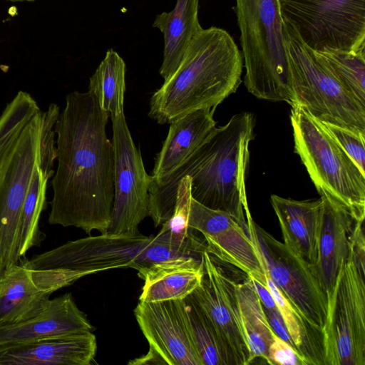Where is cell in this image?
Masks as SVG:
<instances>
[{
	"mask_svg": "<svg viewBox=\"0 0 365 365\" xmlns=\"http://www.w3.org/2000/svg\"><path fill=\"white\" fill-rule=\"evenodd\" d=\"M108 115L89 91L66 96L54 127L58 165L51 180V225L107 232L114 199Z\"/></svg>",
	"mask_w": 365,
	"mask_h": 365,
	"instance_id": "6da1fadb",
	"label": "cell"
},
{
	"mask_svg": "<svg viewBox=\"0 0 365 365\" xmlns=\"http://www.w3.org/2000/svg\"><path fill=\"white\" fill-rule=\"evenodd\" d=\"M254 127L252 113L235 114L225 125L215 128L201 146L169 175L151 179L150 217L155 227L172 217L179 182L190 176L194 200L230 214L248 232L245 179Z\"/></svg>",
	"mask_w": 365,
	"mask_h": 365,
	"instance_id": "7a4b0ae2",
	"label": "cell"
},
{
	"mask_svg": "<svg viewBox=\"0 0 365 365\" xmlns=\"http://www.w3.org/2000/svg\"><path fill=\"white\" fill-rule=\"evenodd\" d=\"M242 66V53L227 31L202 28L175 72L153 93L148 116L165 124L196 110L215 109L237 91Z\"/></svg>",
	"mask_w": 365,
	"mask_h": 365,
	"instance_id": "3957f363",
	"label": "cell"
},
{
	"mask_svg": "<svg viewBox=\"0 0 365 365\" xmlns=\"http://www.w3.org/2000/svg\"><path fill=\"white\" fill-rule=\"evenodd\" d=\"M245 86L259 99L293 103L280 0H235Z\"/></svg>",
	"mask_w": 365,
	"mask_h": 365,
	"instance_id": "277c9868",
	"label": "cell"
},
{
	"mask_svg": "<svg viewBox=\"0 0 365 365\" xmlns=\"http://www.w3.org/2000/svg\"><path fill=\"white\" fill-rule=\"evenodd\" d=\"M294 152L319 195L327 196L359 222L365 217V175L343 150L325 124L302 107L292 106Z\"/></svg>",
	"mask_w": 365,
	"mask_h": 365,
	"instance_id": "5b68a950",
	"label": "cell"
},
{
	"mask_svg": "<svg viewBox=\"0 0 365 365\" xmlns=\"http://www.w3.org/2000/svg\"><path fill=\"white\" fill-rule=\"evenodd\" d=\"M140 233L101 234L67 242L21 262L36 284L50 294L101 271L130 267L150 241Z\"/></svg>",
	"mask_w": 365,
	"mask_h": 365,
	"instance_id": "8992f818",
	"label": "cell"
},
{
	"mask_svg": "<svg viewBox=\"0 0 365 365\" xmlns=\"http://www.w3.org/2000/svg\"><path fill=\"white\" fill-rule=\"evenodd\" d=\"M284 48L293 103L323 123L365 131V105L349 93L283 19Z\"/></svg>",
	"mask_w": 365,
	"mask_h": 365,
	"instance_id": "52a82bcc",
	"label": "cell"
},
{
	"mask_svg": "<svg viewBox=\"0 0 365 365\" xmlns=\"http://www.w3.org/2000/svg\"><path fill=\"white\" fill-rule=\"evenodd\" d=\"M60 113L51 103L31 119L0 174V275L20 262L21 212L29 186L47 136Z\"/></svg>",
	"mask_w": 365,
	"mask_h": 365,
	"instance_id": "ba28073f",
	"label": "cell"
},
{
	"mask_svg": "<svg viewBox=\"0 0 365 365\" xmlns=\"http://www.w3.org/2000/svg\"><path fill=\"white\" fill-rule=\"evenodd\" d=\"M365 273L349 257L327 297L324 365H365Z\"/></svg>",
	"mask_w": 365,
	"mask_h": 365,
	"instance_id": "9c48e42d",
	"label": "cell"
},
{
	"mask_svg": "<svg viewBox=\"0 0 365 365\" xmlns=\"http://www.w3.org/2000/svg\"><path fill=\"white\" fill-rule=\"evenodd\" d=\"M280 9L314 51L365 49V0H280Z\"/></svg>",
	"mask_w": 365,
	"mask_h": 365,
	"instance_id": "30bf717a",
	"label": "cell"
},
{
	"mask_svg": "<svg viewBox=\"0 0 365 365\" xmlns=\"http://www.w3.org/2000/svg\"><path fill=\"white\" fill-rule=\"evenodd\" d=\"M248 234L261 253L267 274L303 318L322 331L327 312V294L312 264L246 216Z\"/></svg>",
	"mask_w": 365,
	"mask_h": 365,
	"instance_id": "8fae6325",
	"label": "cell"
},
{
	"mask_svg": "<svg viewBox=\"0 0 365 365\" xmlns=\"http://www.w3.org/2000/svg\"><path fill=\"white\" fill-rule=\"evenodd\" d=\"M114 156V199L106 233L137 235L138 226L150 217L149 187L140 150L135 146L124 112L111 115Z\"/></svg>",
	"mask_w": 365,
	"mask_h": 365,
	"instance_id": "7c38bea8",
	"label": "cell"
},
{
	"mask_svg": "<svg viewBox=\"0 0 365 365\" xmlns=\"http://www.w3.org/2000/svg\"><path fill=\"white\" fill-rule=\"evenodd\" d=\"M134 314L149 351L129 364L202 365L189 329L184 299L139 302Z\"/></svg>",
	"mask_w": 365,
	"mask_h": 365,
	"instance_id": "4fadbf2b",
	"label": "cell"
},
{
	"mask_svg": "<svg viewBox=\"0 0 365 365\" xmlns=\"http://www.w3.org/2000/svg\"><path fill=\"white\" fill-rule=\"evenodd\" d=\"M187 225L203 235L206 251L216 260L267 284V272L257 245L230 214L206 207L191 197Z\"/></svg>",
	"mask_w": 365,
	"mask_h": 365,
	"instance_id": "5bb4252c",
	"label": "cell"
},
{
	"mask_svg": "<svg viewBox=\"0 0 365 365\" xmlns=\"http://www.w3.org/2000/svg\"><path fill=\"white\" fill-rule=\"evenodd\" d=\"M202 258L205 276L192 297L215 328L230 365H247L250 348L242 327L235 283L207 252Z\"/></svg>",
	"mask_w": 365,
	"mask_h": 365,
	"instance_id": "9a60e30c",
	"label": "cell"
},
{
	"mask_svg": "<svg viewBox=\"0 0 365 365\" xmlns=\"http://www.w3.org/2000/svg\"><path fill=\"white\" fill-rule=\"evenodd\" d=\"M97 351L95 334L0 343V365H88Z\"/></svg>",
	"mask_w": 365,
	"mask_h": 365,
	"instance_id": "2e32d148",
	"label": "cell"
},
{
	"mask_svg": "<svg viewBox=\"0 0 365 365\" xmlns=\"http://www.w3.org/2000/svg\"><path fill=\"white\" fill-rule=\"evenodd\" d=\"M93 330V327L77 307L71 293H66L50 299L43 309L34 317L0 327V343L70 336Z\"/></svg>",
	"mask_w": 365,
	"mask_h": 365,
	"instance_id": "e0dca14e",
	"label": "cell"
},
{
	"mask_svg": "<svg viewBox=\"0 0 365 365\" xmlns=\"http://www.w3.org/2000/svg\"><path fill=\"white\" fill-rule=\"evenodd\" d=\"M321 199L323 202L322 224L317 257L313 267L327 296L349 258L350 236L357 221L331 198L322 195Z\"/></svg>",
	"mask_w": 365,
	"mask_h": 365,
	"instance_id": "ac0fdd59",
	"label": "cell"
},
{
	"mask_svg": "<svg viewBox=\"0 0 365 365\" xmlns=\"http://www.w3.org/2000/svg\"><path fill=\"white\" fill-rule=\"evenodd\" d=\"M271 203L277 217L284 244L312 265L317 257L323 202L295 200L271 195Z\"/></svg>",
	"mask_w": 365,
	"mask_h": 365,
	"instance_id": "d6986e66",
	"label": "cell"
},
{
	"mask_svg": "<svg viewBox=\"0 0 365 365\" xmlns=\"http://www.w3.org/2000/svg\"><path fill=\"white\" fill-rule=\"evenodd\" d=\"M215 110H196L170 123L167 137L155 159L152 180L169 175L209 138L216 128Z\"/></svg>",
	"mask_w": 365,
	"mask_h": 365,
	"instance_id": "ffe728a7",
	"label": "cell"
},
{
	"mask_svg": "<svg viewBox=\"0 0 365 365\" xmlns=\"http://www.w3.org/2000/svg\"><path fill=\"white\" fill-rule=\"evenodd\" d=\"M204 276L202 257H189L155 265L141 277L144 284L139 302L185 299L200 286Z\"/></svg>",
	"mask_w": 365,
	"mask_h": 365,
	"instance_id": "44dd1931",
	"label": "cell"
},
{
	"mask_svg": "<svg viewBox=\"0 0 365 365\" xmlns=\"http://www.w3.org/2000/svg\"><path fill=\"white\" fill-rule=\"evenodd\" d=\"M50 296L21 261L12 265L0 275V327L34 317L47 305Z\"/></svg>",
	"mask_w": 365,
	"mask_h": 365,
	"instance_id": "7402d4cb",
	"label": "cell"
},
{
	"mask_svg": "<svg viewBox=\"0 0 365 365\" xmlns=\"http://www.w3.org/2000/svg\"><path fill=\"white\" fill-rule=\"evenodd\" d=\"M199 0H176L174 9L156 15L153 26L163 34L164 48L159 70L164 81L178 68L186 48L202 29L198 19Z\"/></svg>",
	"mask_w": 365,
	"mask_h": 365,
	"instance_id": "603a6c76",
	"label": "cell"
},
{
	"mask_svg": "<svg viewBox=\"0 0 365 365\" xmlns=\"http://www.w3.org/2000/svg\"><path fill=\"white\" fill-rule=\"evenodd\" d=\"M55 135L53 129L47 136L42 158L33 174L24 202L20 244L21 259L41 240L39 220L46 205L48 182L54 173L53 168L56 160Z\"/></svg>",
	"mask_w": 365,
	"mask_h": 365,
	"instance_id": "cb8c5ba5",
	"label": "cell"
},
{
	"mask_svg": "<svg viewBox=\"0 0 365 365\" xmlns=\"http://www.w3.org/2000/svg\"><path fill=\"white\" fill-rule=\"evenodd\" d=\"M206 244L193 235L191 230L173 231L162 227L156 236L138 255L130 268L139 277L155 265L189 257L201 258Z\"/></svg>",
	"mask_w": 365,
	"mask_h": 365,
	"instance_id": "d4e9b609",
	"label": "cell"
},
{
	"mask_svg": "<svg viewBox=\"0 0 365 365\" xmlns=\"http://www.w3.org/2000/svg\"><path fill=\"white\" fill-rule=\"evenodd\" d=\"M235 289L242 327L250 348V364L261 358L270 364L268 349L274 332L272 331L252 279L235 283Z\"/></svg>",
	"mask_w": 365,
	"mask_h": 365,
	"instance_id": "484cf974",
	"label": "cell"
},
{
	"mask_svg": "<svg viewBox=\"0 0 365 365\" xmlns=\"http://www.w3.org/2000/svg\"><path fill=\"white\" fill-rule=\"evenodd\" d=\"M266 282L295 349L309 365H324L322 332L313 328L303 318L267 274Z\"/></svg>",
	"mask_w": 365,
	"mask_h": 365,
	"instance_id": "4316f807",
	"label": "cell"
},
{
	"mask_svg": "<svg viewBox=\"0 0 365 365\" xmlns=\"http://www.w3.org/2000/svg\"><path fill=\"white\" fill-rule=\"evenodd\" d=\"M125 68L123 58L111 48L89 79L88 91L95 96L100 108L110 115L124 112Z\"/></svg>",
	"mask_w": 365,
	"mask_h": 365,
	"instance_id": "83f0119b",
	"label": "cell"
},
{
	"mask_svg": "<svg viewBox=\"0 0 365 365\" xmlns=\"http://www.w3.org/2000/svg\"><path fill=\"white\" fill-rule=\"evenodd\" d=\"M184 304L191 336L202 365H230L215 328L192 294L184 299Z\"/></svg>",
	"mask_w": 365,
	"mask_h": 365,
	"instance_id": "f1b7e54d",
	"label": "cell"
},
{
	"mask_svg": "<svg viewBox=\"0 0 365 365\" xmlns=\"http://www.w3.org/2000/svg\"><path fill=\"white\" fill-rule=\"evenodd\" d=\"M40 110L34 98L22 91L6 106L0 115V174L23 131Z\"/></svg>",
	"mask_w": 365,
	"mask_h": 365,
	"instance_id": "f546056e",
	"label": "cell"
},
{
	"mask_svg": "<svg viewBox=\"0 0 365 365\" xmlns=\"http://www.w3.org/2000/svg\"><path fill=\"white\" fill-rule=\"evenodd\" d=\"M314 51L344 88L365 105V49L344 51L324 48Z\"/></svg>",
	"mask_w": 365,
	"mask_h": 365,
	"instance_id": "4dcf8cb0",
	"label": "cell"
},
{
	"mask_svg": "<svg viewBox=\"0 0 365 365\" xmlns=\"http://www.w3.org/2000/svg\"><path fill=\"white\" fill-rule=\"evenodd\" d=\"M343 150L365 175V131L324 123Z\"/></svg>",
	"mask_w": 365,
	"mask_h": 365,
	"instance_id": "1f68e13d",
	"label": "cell"
},
{
	"mask_svg": "<svg viewBox=\"0 0 365 365\" xmlns=\"http://www.w3.org/2000/svg\"><path fill=\"white\" fill-rule=\"evenodd\" d=\"M268 356L271 365H309L302 355L275 333L268 349Z\"/></svg>",
	"mask_w": 365,
	"mask_h": 365,
	"instance_id": "d6a6232c",
	"label": "cell"
},
{
	"mask_svg": "<svg viewBox=\"0 0 365 365\" xmlns=\"http://www.w3.org/2000/svg\"><path fill=\"white\" fill-rule=\"evenodd\" d=\"M363 222H356L350 236L349 257L361 271L365 273V238Z\"/></svg>",
	"mask_w": 365,
	"mask_h": 365,
	"instance_id": "836d02e7",
	"label": "cell"
},
{
	"mask_svg": "<svg viewBox=\"0 0 365 365\" xmlns=\"http://www.w3.org/2000/svg\"><path fill=\"white\" fill-rule=\"evenodd\" d=\"M264 311L269 324L275 334L294 348L278 307L272 310L264 309Z\"/></svg>",
	"mask_w": 365,
	"mask_h": 365,
	"instance_id": "e575fe53",
	"label": "cell"
},
{
	"mask_svg": "<svg viewBox=\"0 0 365 365\" xmlns=\"http://www.w3.org/2000/svg\"><path fill=\"white\" fill-rule=\"evenodd\" d=\"M252 280L263 309L268 310L277 309V306L270 291L267 287V285L259 283L252 279Z\"/></svg>",
	"mask_w": 365,
	"mask_h": 365,
	"instance_id": "d590c367",
	"label": "cell"
},
{
	"mask_svg": "<svg viewBox=\"0 0 365 365\" xmlns=\"http://www.w3.org/2000/svg\"><path fill=\"white\" fill-rule=\"evenodd\" d=\"M9 1H34V0H9Z\"/></svg>",
	"mask_w": 365,
	"mask_h": 365,
	"instance_id": "8d00e7d4",
	"label": "cell"
}]
</instances>
